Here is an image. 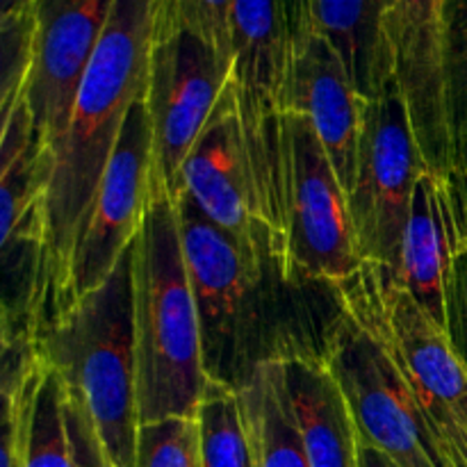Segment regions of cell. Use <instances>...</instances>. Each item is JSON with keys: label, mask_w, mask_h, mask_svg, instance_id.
<instances>
[{"label": "cell", "mask_w": 467, "mask_h": 467, "mask_svg": "<svg viewBox=\"0 0 467 467\" xmlns=\"http://www.w3.org/2000/svg\"><path fill=\"white\" fill-rule=\"evenodd\" d=\"M155 0H114L73 100L46 194L44 246L32 299V340L73 306V260L132 105L146 99Z\"/></svg>", "instance_id": "cell-1"}, {"label": "cell", "mask_w": 467, "mask_h": 467, "mask_svg": "<svg viewBox=\"0 0 467 467\" xmlns=\"http://www.w3.org/2000/svg\"><path fill=\"white\" fill-rule=\"evenodd\" d=\"M233 0H155V18L182 23L231 67Z\"/></svg>", "instance_id": "cell-23"}, {"label": "cell", "mask_w": 467, "mask_h": 467, "mask_svg": "<svg viewBox=\"0 0 467 467\" xmlns=\"http://www.w3.org/2000/svg\"><path fill=\"white\" fill-rule=\"evenodd\" d=\"M365 265L351 219L349 196L304 114H290V187L285 255L278 276L285 283L337 287Z\"/></svg>", "instance_id": "cell-8"}, {"label": "cell", "mask_w": 467, "mask_h": 467, "mask_svg": "<svg viewBox=\"0 0 467 467\" xmlns=\"http://www.w3.org/2000/svg\"><path fill=\"white\" fill-rule=\"evenodd\" d=\"M333 290L337 306L397 360L418 397L442 465L467 467V368L447 333L383 265L365 263Z\"/></svg>", "instance_id": "cell-4"}, {"label": "cell", "mask_w": 467, "mask_h": 467, "mask_svg": "<svg viewBox=\"0 0 467 467\" xmlns=\"http://www.w3.org/2000/svg\"><path fill=\"white\" fill-rule=\"evenodd\" d=\"M465 231L463 173H441L427 167L415 185L395 276L442 331L447 328L445 292L451 255Z\"/></svg>", "instance_id": "cell-14"}, {"label": "cell", "mask_w": 467, "mask_h": 467, "mask_svg": "<svg viewBox=\"0 0 467 467\" xmlns=\"http://www.w3.org/2000/svg\"><path fill=\"white\" fill-rule=\"evenodd\" d=\"M176 210L201 317L205 372L210 379L242 386L251 374L244 363L246 342L254 333L267 260L210 222L190 196H178Z\"/></svg>", "instance_id": "cell-5"}, {"label": "cell", "mask_w": 467, "mask_h": 467, "mask_svg": "<svg viewBox=\"0 0 467 467\" xmlns=\"http://www.w3.org/2000/svg\"><path fill=\"white\" fill-rule=\"evenodd\" d=\"M213 223L272 265L269 240L255 213L244 140L231 78L182 167V192Z\"/></svg>", "instance_id": "cell-13"}, {"label": "cell", "mask_w": 467, "mask_h": 467, "mask_svg": "<svg viewBox=\"0 0 467 467\" xmlns=\"http://www.w3.org/2000/svg\"><path fill=\"white\" fill-rule=\"evenodd\" d=\"M240 395L255 467H310L281 369L272 354L255 363L240 386Z\"/></svg>", "instance_id": "cell-18"}, {"label": "cell", "mask_w": 467, "mask_h": 467, "mask_svg": "<svg viewBox=\"0 0 467 467\" xmlns=\"http://www.w3.org/2000/svg\"><path fill=\"white\" fill-rule=\"evenodd\" d=\"M112 5L114 0H36L35 55L23 100L32 114L36 141L55 155Z\"/></svg>", "instance_id": "cell-12"}, {"label": "cell", "mask_w": 467, "mask_h": 467, "mask_svg": "<svg viewBox=\"0 0 467 467\" xmlns=\"http://www.w3.org/2000/svg\"><path fill=\"white\" fill-rule=\"evenodd\" d=\"M36 32V3L27 7L0 12V39H3V82H0V108L7 114L26 94L27 76L32 68Z\"/></svg>", "instance_id": "cell-22"}, {"label": "cell", "mask_w": 467, "mask_h": 467, "mask_svg": "<svg viewBox=\"0 0 467 467\" xmlns=\"http://www.w3.org/2000/svg\"><path fill=\"white\" fill-rule=\"evenodd\" d=\"M283 9H285L287 30H290L292 50H295L310 35L317 32V23H315V0H283Z\"/></svg>", "instance_id": "cell-27"}, {"label": "cell", "mask_w": 467, "mask_h": 467, "mask_svg": "<svg viewBox=\"0 0 467 467\" xmlns=\"http://www.w3.org/2000/svg\"><path fill=\"white\" fill-rule=\"evenodd\" d=\"M150 173L153 128L146 99H140L123 123L73 260V304L105 283L140 235L146 210L153 203Z\"/></svg>", "instance_id": "cell-11"}, {"label": "cell", "mask_w": 467, "mask_h": 467, "mask_svg": "<svg viewBox=\"0 0 467 467\" xmlns=\"http://www.w3.org/2000/svg\"><path fill=\"white\" fill-rule=\"evenodd\" d=\"M140 422L196 415L208 372L176 201L149 205L135 240Z\"/></svg>", "instance_id": "cell-3"}, {"label": "cell", "mask_w": 467, "mask_h": 467, "mask_svg": "<svg viewBox=\"0 0 467 467\" xmlns=\"http://www.w3.org/2000/svg\"><path fill=\"white\" fill-rule=\"evenodd\" d=\"M89 415L114 467H135L140 433V369L135 333V242L114 272L80 296L35 342Z\"/></svg>", "instance_id": "cell-2"}, {"label": "cell", "mask_w": 467, "mask_h": 467, "mask_svg": "<svg viewBox=\"0 0 467 467\" xmlns=\"http://www.w3.org/2000/svg\"><path fill=\"white\" fill-rule=\"evenodd\" d=\"M447 0H388L386 39L392 82L429 169L461 173L445 76Z\"/></svg>", "instance_id": "cell-10"}, {"label": "cell", "mask_w": 467, "mask_h": 467, "mask_svg": "<svg viewBox=\"0 0 467 467\" xmlns=\"http://www.w3.org/2000/svg\"><path fill=\"white\" fill-rule=\"evenodd\" d=\"M196 418L205 467H255L240 386L208 377Z\"/></svg>", "instance_id": "cell-19"}, {"label": "cell", "mask_w": 467, "mask_h": 467, "mask_svg": "<svg viewBox=\"0 0 467 467\" xmlns=\"http://www.w3.org/2000/svg\"><path fill=\"white\" fill-rule=\"evenodd\" d=\"M386 14L388 0H315L317 32L337 50L365 100L379 99L395 85Z\"/></svg>", "instance_id": "cell-17"}, {"label": "cell", "mask_w": 467, "mask_h": 467, "mask_svg": "<svg viewBox=\"0 0 467 467\" xmlns=\"http://www.w3.org/2000/svg\"><path fill=\"white\" fill-rule=\"evenodd\" d=\"M231 67L182 23L155 18L146 105L153 128L150 199L178 201L182 167L199 141Z\"/></svg>", "instance_id": "cell-7"}, {"label": "cell", "mask_w": 467, "mask_h": 467, "mask_svg": "<svg viewBox=\"0 0 467 467\" xmlns=\"http://www.w3.org/2000/svg\"><path fill=\"white\" fill-rule=\"evenodd\" d=\"M322 356L349 404L358 441L381 450L400 467H445L397 360L345 308L327 327Z\"/></svg>", "instance_id": "cell-6"}, {"label": "cell", "mask_w": 467, "mask_h": 467, "mask_svg": "<svg viewBox=\"0 0 467 467\" xmlns=\"http://www.w3.org/2000/svg\"><path fill=\"white\" fill-rule=\"evenodd\" d=\"M272 356L310 467H360L358 431L322 351L281 349Z\"/></svg>", "instance_id": "cell-16"}, {"label": "cell", "mask_w": 467, "mask_h": 467, "mask_svg": "<svg viewBox=\"0 0 467 467\" xmlns=\"http://www.w3.org/2000/svg\"><path fill=\"white\" fill-rule=\"evenodd\" d=\"M135 467H205L196 415L140 424Z\"/></svg>", "instance_id": "cell-21"}, {"label": "cell", "mask_w": 467, "mask_h": 467, "mask_svg": "<svg viewBox=\"0 0 467 467\" xmlns=\"http://www.w3.org/2000/svg\"><path fill=\"white\" fill-rule=\"evenodd\" d=\"M459 164H461V173H463L465 190H467V126L459 132Z\"/></svg>", "instance_id": "cell-29"}, {"label": "cell", "mask_w": 467, "mask_h": 467, "mask_svg": "<svg viewBox=\"0 0 467 467\" xmlns=\"http://www.w3.org/2000/svg\"><path fill=\"white\" fill-rule=\"evenodd\" d=\"M358 459L360 467H400L390 456L383 454L381 450H377V447L368 445V442L363 441H360L358 445Z\"/></svg>", "instance_id": "cell-28"}, {"label": "cell", "mask_w": 467, "mask_h": 467, "mask_svg": "<svg viewBox=\"0 0 467 467\" xmlns=\"http://www.w3.org/2000/svg\"><path fill=\"white\" fill-rule=\"evenodd\" d=\"M23 467H76L67 422V390L48 365L32 406Z\"/></svg>", "instance_id": "cell-20"}, {"label": "cell", "mask_w": 467, "mask_h": 467, "mask_svg": "<svg viewBox=\"0 0 467 467\" xmlns=\"http://www.w3.org/2000/svg\"><path fill=\"white\" fill-rule=\"evenodd\" d=\"M287 108L310 119L349 196L358 169L365 99L337 50L319 32L292 50Z\"/></svg>", "instance_id": "cell-15"}, {"label": "cell", "mask_w": 467, "mask_h": 467, "mask_svg": "<svg viewBox=\"0 0 467 467\" xmlns=\"http://www.w3.org/2000/svg\"><path fill=\"white\" fill-rule=\"evenodd\" d=\"M447 337L467 368V231L461 235L451 255L445 292Z\"/></svg>", "instance_id": "cell-25"}, {"label": "cell", "mask_w": 467, "mask_h": 467, "mask_svg": "<svg viewBox=\"0 0 467 467\" xmlns=\"http://www.w3.org/2000/svg\"><path fill=\"white\" fill-rule=\"evenodd\" d=\"M445 76L456 144L467 126V0L445 5Z\"/></svg>", "instance_id": "cell-24"}, {"label": "cell", "mask_w": 467, "mask_h": 467, "mask_svg": "<svg viewBox=\"0 0 467 467\" xmlns=\"http://www.w3.org/2000/svg\"><path fill=\"white\" fill-rule=\"evenodd\" d=\"M427 169L409 109L392 85L365 100L358 169L349 192L351 219L365 263L397 272L418 178Z\"/></svg>", "instance_id": "cell-9"}, {"label": "cell", "mask_w": 467, "mask_h": 467, "mask_svg": "<svg viewBox=\"0 0 467 467\" xmlns=\"http://www.w3.org/2000/svg\"><path fill=\"white\" fill-rule=\"evenodd\" d=\"M67 422L76 467H114L100 445L89 415L76 397L67 395Z\"/></svg>", "instance_id": "cell-26"}]
</instances>
